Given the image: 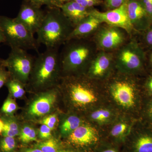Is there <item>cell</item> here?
Masks as SVG:
<instances>
[{
  "mask_svg": "<svg viewBox=\"0 0 152 152\" xmlns=\"http://www.w3.org/2000/svg\"><path fill=\"white\" fill-rule=\"evenodd\" d=\"M94 80L85 75L62 77L58 87L66 111L85 115L100 106L102 96Z\"/></svg>",
  "mask_w": 152,
  "mask_h": 152,
  "instance_id": "cell-1",
  "label": "cell"
},
{
  "mask_svg": "<svg viewBox=\"0 0 152 152\" xmlns=\"http://www.w3.org/2000/svg\"><path fill=\"white\" fill-rule=\"evenodd\" d=\"M119 73L108 83L109 96L117 107L126 113L140 119L145 96L142 83L137 76Z\"/></svg>",
  "mask_w": 152,
  "mask_h": 152,
  "instance_id": "cell-2",
  "label": "cell"
},
{
  "mask_svg": "<svg viewBox=\"0 0 152 152\" xmlns=\"http://www.w3.org/2000/svg\"><path fill=\"white\" fill-rule=\"evenodd\" d=\"M62 77L58 49L47 48L35 57L26 90L34 94L58 86Z\"/></svg>",
  "mask_w": 152,
  "mask_h": 152,
  "instance_id": "cell-3",
  "label": "cell"
},
{
  "mask_svg": "<svg viewBox=\"0 0 152 152\" xmlns=\"http://www.w3.org/2000/svg\"><path fill=\"white\" fill-rule=\"evenodd\" d=\"M59 53L62 77L86 75L98 50L90 38L73 39L63 45Z\"/></svg>",
  "mask_w": 152,
  "mask_h": 152,
  "instance_id": "cell-4",
  "label": "cell"
},
{
  "mask_svg": "<svg viewBox=\"0 0 152 152\" xmlns=\"http://www.w3.org/2000/svg\"><path fill=\"white\" fill-rule=\"evenodd\" d=\"M75 27L59 8L48 7L37 34L39 45L46 48L59 49L68 40Z\"/></svg>",
  "mask_w": 152,
  "mask_h": 152,
  "instance_id": "cell-5",
  "label": "cell"
},
{
  "mask_svg": "<svg viewBox=\"0 0 152 152\" xmlns=\"http://www.w3.org/2000/svg\"><path fill=\"white\" fill-rule=\"evenodd\" d=\"M33 94L19 117L22 121L36 124L44 117L60 110L61 94L58 86Z\"/></svg>",
  "mask_w": 152,
  "mask_h": 152,
  "instance_id": "cell-6",
  "label": "cell"
},
{
  "mask_svg": "<svg viewBox=\"0 0 152 152\" xmlns=\"http://www.w3.org/2000/svg\"><path fill=\"white\" fill-rule=\"evenodd\" d=\"M114 58L115 68L120 73L137 76L145 72V54L136 40H131L118 49Z\"/></svg>",
  "mask_w": 152,
  "mask_h": 152,
  "instance_id": "cell-7",
  "label": "cell"
},
{
  "mask_svg": "<svg viewBox=\"0 0 152 152\" xmlns=\"http://www.w3.org/2000/svg\"><path fill=\"white\" fill-rule=\"evenodd\" d=\"M0 30L5 38V43L12 48L33 50L38 52L40 45L34 35L15 19L0 15Z\"/></svg>",
  "mask_w": 152,
  "mask_h": 152,
  "instance_id": "cell-8",
  "label": "cell"
},
{
  "mask_svg": "<svg viewBox=\"0 0 152 152\" xmlns=\"http://www.w3.org/2000/svg\"><path fill=\"white\" fill-rule=\"evenodd\" d=\"M104 137L99 130L86 121L64 139L67 146L80 152H94Z\"/></svg>",
  "mask_w": 152,
  "mask_h": 152,
  "instance_id": "cell-9",
  "label": "cell"
},
{
  "mask_svg": "<svg viewBox=\"0 0 152 152\" xmlns=\"http://www.w3.org/2000/svg\"><path fill=\"white\" fill-rule=\"evenodd\" d=\"M35 57L27 50L19 48H12L8 57L4 59L3 64L7 68L11 78L27 84Z\"/></svg>",
  "mask_w": 152,
  "mask_h": 152,
  "instance_id": "cell-10",
  "label": "cell"
},
{
  "mask_svg": "<svg viewBox=\"0 0 152 152\" xmlns=\"http://www.w3.org/2000/svg\"><path fill=\"white\" fill-rule=\"evenodd\" d=\"M94 42L99 51L111 52L124 45L129 34L121 28L108 25L100 26L97 31Z\"/></svg>",
  "mask_w": 152,
  "mask_h": 152,
  "instance_id": "cell-11",
  "label": "cell"
},
{
  "mask_svg": "<svg viewBox=\"0 0 152 152\" xmlns=\"http://www.w3.org/2000/svg\"><path fill=\"white\" fill-rule=\"evenodd\" d=\"M122 147L123 152H152V128L139 119Z\"/></svg>",
  "mask_w": 152,
  "mask_h": 152,
  "instance_id": "cell-12",
  "label": "cell"
},
{
  "mask_svg": "<svg viewBox=\"0 0 152 152\" xmlns=\"http://www.w3.org/2000/svg\"><path fill=\"white\" fill-rule=\"evenodd\" d=\"M127 2L117 8L105 12L91 9L90 15L97 18L102 23L121 28L129 35L132 34L134 30L128 16Z\"/></svg>",
  "mask_w": 152,
  "mask_h": 152,
  "instance_id": "cell-13",
  "label": "cell"
},
{
  "mask_svg": "<svg viewBox=\"0 0 152 152\" xmlns=\"http://www.w3.org/2000/svg\"><path fill=\"white\" fill-rule=\"evenodd\" d=\"M115 67L114 55L111 52H97L88 68L86 75L94 81L108 79Z\"/></svg>",
  "mask_w": 152,
  "mask_h": 152,
  "instance_id": "cell-14",
  "label": "cell"
},
{
  "mask_svg": "<svg viewBox=\"0 0 152 152\" xmlns=\"http://www.w3.org/2000/svg\"><path fill=\"white\" fill-rule=\"evenodd\" d=\"M139 120L125 114L118 115L111 124L108 134L104 140L120 147L123 146Z\"/></svg>",
  "mask_w": 152,
  "mask_h": 152,
  "instance_id": "cell-15",
  "label": "cell"
},
{
  "mask_svg": "<svg viewBox=\"0 0 152 152\" xmlns=\"http://www.w3.org/2000/svg\"><path fill=\"white\" fill-rule=\"evenodd\" d=\"M45 15V12L42 8L23 1L18 13L15 18L34 35L40 27Z\"/></svg>",
  "mask_w": 152,
  "mask_h": 152,
  "instance_id": "cell-16",
  "label": "cell"
},
{
  "mask_svg": "<svg viewBox=\"0 0 152 152\" xmlns=\"http://www.w3.org/2000/svg\"><path fill=\"white\" fill-rule=\"evenodd\" d=\"M127 8L129 19L134 31H145L152 24L142 0H128Z\"/></svg>",
  "mask_w": 152,
  "mask_h": 152,
  "instance_id": "cell-17",
  "label": "cell"
},
{
  "mask_svg": "<svg viewBox=\"0 0 152 152\" xmlns=\"http://www.w3.org/2000/svg\"><path fill=\"white\" fill-rule=\"evenodd\" d=\"M87 120L83 115L72 112H61L57 130L65 139Z\"/></svg>",
  "mask_w": 152,
  "mask_h": 152,
  "instance_id": "cell-18",
  "label": "cell"
},
{
  "mask_svg": "<svg viewBox=\"0 0 152 152\" xmlns=\"http://www.w3.org/2000/svg\"><path fill=\"white\" fill-rule=\"evenodd\" d=\"M118 116L116 110L108 106H100L85 115L89 122L98 126L110 125Z\"/></svg>",
  "mask_w": 152,
  "mask_h": 152,
  "instance_id": "cell-19",
  "label": "cell"
},
{
  "mask_svg": "<svg viewBox=\"0 0 152 152\" xmlns=\"http://www.w3.org/2000/svg\"><path fill=\"white\" fill-rule=\"evenodd\" d=\"M102 24L99 20L89 14L75 28L68 40L73 39L89 38L97 31Z\"/></svg>",
  "mask_w": 152,
  "mask_h": 152,
  "instance_id": "cell-20",
  "label": "cell"
},
{
  "mask_svg": "<svg viewBox=\"0 0 152 152\" xmlns=\"http://www.w3.org/2000/svg\"><path fill=\"white\" fill-rule=\"evenodd\" d=\"M59 8L75 28L89 15L91 9L85 8L73 1L65 3Z\"/></svg>",
  "mask_w": 152,
  "mask_h": 152,
  "instance_id": "cell-21",
  "label": "cell"
},
{
  "mask_svg": "<svg viewBox=\"0 0 152 152\" xmlns=\"http://www.w3.org/2000/svg\"><path fill=\"white\" fill-rule=\"evenodd\" d=\"M0 119L2 121L4 125V129L1 133V136L13 137L18 136L22 124V121L19 117L15 115H1Z\"/></svg>",
  "mask_w": 152,
  "mask_h": 152,
  "instance_id": "cell-22",
  "label": "cell"
},
{
  "mask_svg": "<svg viewBox=\"0 0 152 152\" xmlns=\"http://www.w3.org/2000/svg\"><path fill=\"white\" fill-rule=\"evenodd\" d=\"M36 124L29 122L22 121L20 131L18 137L19 141L23 145L32 142H39L38 140V129Z\"/></svg>",
  "mask_w": 152,
  "mask_h": 152,
  "instance_id": "cell-23",
  "label": "cell"
},
{
  "mask_svg": "<svg viewBox=\"0 0 152 152\" xmlns=\"http://www.w3.org/2000/svg\"><path fill=\"white\" fill-rule=\"evenodd\" d=\"M9 91V95L15 99H21L26 94V86L20 82L11 78L5 85Z\"/></svg>",
  "mask_w": 152,
  "mask_h": 152,
  "instance_id": "cell-24",
  "label": "cell"
},
{
  "mask_svg": "<svg viewBox=\"0 0 152 152\" xmlns=\"http://www.w3.org/2000/svg\"><path fill=\"white\" fill-rule=\"evenodd\" d=\"M34 146L39 149L42 152H59L63 148L59 140L53 136L46 140L36 143Z\"/></svg>",
  "mask_w": 152,
  "mask_h": 152,
  "instance_id": "cell-25",
  "label": "cell"
},
{
  "mask_svg": "<svg viewBox=\"0 0 152 152\" xmlns=\"http://www.w3.org/2000/svg\"><path fill=\"white\" fill-rule=\"evenodd\" d=\"M140 119L152 128V97H145Z\"/></svg>",
  "mask_w": 152,
  "mask_h": 152,
  "instance_id": "cell-26",
  "label": "cell"
},
{
  "mask_svg": "<svg viewBox=\"0 0 152 152\" xmlns=\"http://www.w3.org/2000/svg\"><path fill=\"white\" fill-rule=\"evenodd\" d=\"M20 109L15 99L8 95L0 109V115H14Z\"/></svg>",
  "mask_w": 152,
  "mask_h": 152,
  "instance_id": "cell-27",
  "label": "cell"
},
{
  "mask_svg": "<svg viewBox=\"0 0 152 152\" xmlns=\"http://www.w3.org/2000/svg\"><path fill=\"white\" fill-rule=\"evenodd\" d=\"M61 111L60 110L44 117L38 124L46 125L53 132L57 130L59 121V115Z\"/></svg>",
  "mask_w": 152,
  "mask_h": 152,
  "instance_id": "cell-28",
  "label": "cell"
},
{
  "mask_svg": "<svg viewBox=\"0 0 152 152\" xmlns=\"http://www.w3.org/2000/svg\"><path fill=\"white\" fill-rule=\"evenodd\" d=\"M18 147L16 137L2 136L0 139V152H16Z\"/></svg>",
  "mask_w": 152,
  "mask_h": 152,
  "instance_id": "cell-29",
  "label": "cell"
},
{
  "mask_svg": "<svg viewBox=\"0 0 152 152\" xmlns=\"http://www.w3.org/2000/svg\"><path fill=\"white\" fill-rule=\"evenodd\" d=\"M94 152H123L120 149V147L104 139L97 147Z\"/></svg>",
  "mask_w": 152,
  "mask_h": 152,
  "instance_id": "cell-30",
  "label": "cell"
},
{
  "mask_svg": "<svg viewBox=\"0 0 152 152\" xmlns=\"http://www.w3.org/2000/svg\"><path fill=\"white\" fill-rule=\"evenodd\" d=\"M38 129V139L41 141L46 140L53 137V131L46 125L40 124Z\"/></svg>",
  "mask_w": 152,
  "mask_h": 152,
  "instance_id": "cell-31",
  "label": "cell"
},
{
  "mask_svg": "<svg viewBox=\"0 0 152 152\" xmlns=\"http://www.w3.org/2000/svg\"><path fill=\"white\" fill-rule=\"evenodd\" d=\"M143 91L146 97H152V72L147 77L143 83H142Z\"/></svg>",
  "mask_w": 152,
  "mask_h": 152,
  "instance_id": "cell-32",
  "label": "cell"
},
{
  "mask_svg": "<svg viewBox=\"0 0 152 152\" xmlns=\"http://www.w3.org/2000/svg\"><path fill=\"white\" fill-rule=\"evenodd\" d=\"M10 78V75L7 68L3 64L0 65V89Z\"/></svg>",
  "mask_w": 152,
  "mask_h": 152,
  "instance_id": "cell-33",
  "label": "cell"
},
{
  "mask_svg": "<svg viewBox=\"0 0 152 152\" xmlns=\"http://www.w3.org/2000/svg\"><path fill=\"white\" fill-rule=\"evenodd\" d=\"M23 1L39 7L42 8L43 5L47 6V7H53V0H23Z\"/></svg>",
  "mask_w": 152,
  "mask_h": 152,
  "instance_id": "cell-34",
  "label": "cell"
},
{
  "mask_svg": "<svg viewBox=\"0 0 152 152\" xmlns=\"http://www.w3.org/2000/svg\"><path fill=\"white\" fill-rule=\"evenodd\" d=\"M80 5L81 6L91 9L94 6L99 4L101 3L100 0H72Z\"/></svg>",
  "mask_w": 152,
  "mask_h": 152,
  "instance_id": "cell-35",
  "label": "cell"
},
{
  "mask_svg": "<svg viewBox=\"0 0 152 152\" xmlns=\"http://www.w3.org/2000/svg\"><path fill=\"white\" fill-rule=\"evenodd\" d=\"M144 32L143 39L145 44L148 48H152V24Z\"/></svg>",
  "mask_w": 152,
  "mask_h": 152,
  "instance_id": "cell-36",
  "label": "cell"
},
{
  "mask_svg": "<svg viewBox=\"0 0 152 152\" xmlns=\"http://www.w3.org/2000/svg\"><path fill=\"white\" fill-rule=\"evenodd\" d=\"M128 0H111L110 1L106 4V6L110 10L117 8L122 5Z\"/></svg>",
  "mask_w": 152,
  "mask_h": 152,
  "instance_id": "cell-37",
  "label": "cell"
},
{
  "mask_svg": "<svg viewBox=\"0 0 152 152\" xmlns=\"http://www.w3.org/2000/svg\"><path fill=\"white\" fill-rule=\"evenodd\" d=\"M144 7L152 21V3L150 0H142Z\"/></svg>",
  "mask_w": 152,
  "mask_h": 152,
  "instance_id": "cell-38",
  "label": "cell"
},
{
  "mask_svg": "<svg viewBox=\"0 0 152 152\" xmlns=\"http://www.w3.org/2000/svg\"><path fill=\"white\" fill-rule=\"evenodd\" d=\"M17 152H42V151L37 147L34 146L31 148L26 147V148H22Z\"/></svg>",
  "mask_w": 152,
  "mask_h": 152,
  "instance_id": "cell-39",
  "label": "cell"
},
{
  "mask_svg": "<svg viewBox=\"0 0 152 152\" xmlns=\"http://www.w3.org/2000/svg\"><path fill=\"white\" fill-rule=\"evenodd\" d=\"M71 1L72 0H53V7L59 8L62 5Z\"/></svg>",
  "mask_w": 152,
  "mask_h": 152,
  "instance_id": "cell-40",
  "label": "cell"
},
{
  "mask_svg": "<svg viewBox=\"0 0 152 152\" xmlns=\"http://www.w3.org/2000/svg\"><path fill=\"white\" fill-rule=\"evenodd\" d=\"M59 152H80L77 151V150L74 149L71 147L68 146V148H62L60 150Z\"/></svg>",
  "mask_w": 152,
  "mask_h": 152,
  "instance_id": "cell-41",
  "label": "cell"
},
{
  "mask_svg": "<svg viewBox=\"0 0 152 152\" xmlns=\"http://www.w3.org/2000/svg\"><path fill=\"white\" fill-rule=\"evenodd\" d=\"M6 40L2 32L0 30V44L5 43Z\"/></svg>",
  "mask_w": 152,
  "mask_h": 152,
  "instance_id": "cell-42",
  "label": "cell"
},
{
  "mask_svg": "<svg viewBox=\"0 0 152 152\" xmlns=\"http://www.w3.org/2000/svg\"><path fill=\"white\" fill-rule=\"evenodd\" d=\"M4 123H3L2 121L0 119V134L2 133L4 129Z\"/></svg>",
  "mask_w": 152,
  "mask_h": 152,
  "instance_id": "cell-43",
  "label": "cell"
},
{
  "mask_svg": "<svg viewBox=\"0 0 152 152\" xmlns=\"http://www.w3.org/2000/svg\"><path fill=\"white\" fill-rule=\"evenodd\" d=\"M149 64L151 69L152 70V51L151 53L149 56Z\"/></svg>",
  "mask_w": 152,
  "mask_h": 152,
  "instance_id": "cell-44",
  "label": "cell"
},
{
  "mask_svg": "<svg viewBox=\"0 0 152 152\" xmlns=\"http://www.w3.org/2000/svg\"><path fill=\"white\" fill-rule=\"evenodd\" d=\"M4 59H3L1 58H0V65L2 64H3V61H4Z\"/></svg>",
  "mask_w": 152,
  "mask_h": 152,
  "instance_id": "cell-45",
  "label": "cell"
},
{
  "mask_svg": "<svg viewBox=\"0 0 152 152\" xmlns=\"http://www.w3.org/2000/svg\"><path fill=\"white\" fill-rule=\"evenodd\" d=\"M111 0H105V3L107 4V3L109 2Z\"/></svg>",
  "mask_w": 152,
  "mask_h": 152,
  "instance_id": "cell-46",
  "label": "cell"
},
{
  "mask_svg": "<svg viewBox=\"0 0 152 152\" xmlns=\"http://www.w3.org/2000/svg\"><path fill=\"white\" fill-rule=\"evenodd\" d=\"M150 1H151V2L152 3V0H150Z\"/></svg>",
  "mask_w": 152,
  "mask_h": 152,
  "instance_id": "cell-47",
  "label": "cell"
},
{
  "mask_svg": "<svg viewBox=\"0 0 152 152\" xmlns=\"http://www.w3.org/2000/svg\"><path fill=\"white\" fill-rule=\"evenodd\" d=\"M0 1H1V0H0Z\"/></svg>",
  "mask_w": 152,
  "mask_h": 152,
  "instance_id": "cell-48",
  "label": "cell"
}]
</instances>
